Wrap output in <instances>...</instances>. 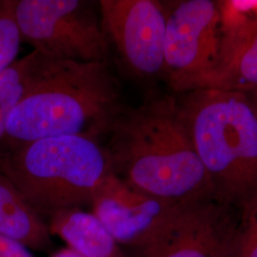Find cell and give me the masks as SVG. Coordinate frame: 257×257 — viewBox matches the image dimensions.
Listing matches in <instances>:
<instances>
[{"instance_id":"obj_1","label":"cell","mask_w":257,"mask_h":257,"mask_svg":"<svg viewBox=\"0 0 257 257\" xmlns=\"http://www.w3.org/2000/svg\"><path fill=\"white\" fill-rule=\"evenodd\" d=\"M112 173L138 192L175 204L216 201L178 101L155 96L125 107L108 134Z\"/></svg>"},{"instance_id":"obj_2","label":"cell","mask_w":257,"mask_h":257,"mask_svg":"<svg viewBox=\"0 0 257 257\" xmlns=\"http://www.w3.org/2000/svg\"><path fill=\"white\" fill-rule=\"evenodd\" d=\"M125 107L109 62L55 59L35 51L26 91L10 116L0 146L56 137L98 141L108 136Z\"/></svg>"},{"instance_id":"obj_3","label":"cell","mask_w":257,"mask_h":257,"mask_svg":"<svg viewBox=\"0 0 257 257\" xmlns=\"http://www.w3.org/2000/svg\"><path fill=\"white\" fill-rule=\"evenodd\" d=\"M178 104L216 201L239 209L257 194V119L247 93L204 88Z\"/></svg>"},{"instance_id":"obj_4","label":"cell","mask_w":257,"mask_h":257,"mask_svg":"<svg viewBox=\"0 0 257 257\" xmlns=\"http://www.w3.org/2000/svg\"><path fill=\"white\" fill-rule=\"evenodd\" d=\"M0 171L43 219L91 205L97 189L112 174L105 148L81 137L0 146Z\"/></svg>"},{"instance_id":"obj_5","label":"cell","mask_w":257,"mask_h":257,"mask_svg":"<svg viewBox=\"0 0 257 257\" xmlns=\"http://www.w3.org/2000/svg\"><path fill=\"white\" fill-rule=\"evenodd\" d=\"M165 66L176 92L215 88L228 60L225 10L211 0L164 3Z\"/></svg>"},{"instance_id":"obj_6","label":"cell","mask_w":257,"mask_h":257,"mask_svg":"<svg viewBox=\"0 0 257 257\" xmlns=\"http://www.w3.org/2000/svg\"><path fill=\"white\" fill-rule=\"evenodd\" d=\"M22 37L40 55L75 62H108L110 44L93 5L80 0H16Z\"/></svg>"},{"instance_id":"obj_7","label":"cell","mask_w":257,"mask_h":257,"mask_svg":"<svg viewBox=\"0 0 257 257\" xmlns=\"http://www.w3.org/2000/svg\"><path fill=\"white\" fill-rule=\"evenodd\" d=\"M215 200L180 204L131 257H233L237 216Z\"/></svg>"},{"instance_id":"obj_8","label":"cell","mask_w":257,"mask_h":257,"mask_svg":"<svg viewBox=\"0 0 257 257\" xmlns=\"http://www.w3.org/2000/svg\"><path fill=\"white\" fill-rule=\"evenodd\" d=\"M102 28L123 63L139 76L163 74L164 3L155 0H100Z\"/></svg>"},{"instance_id":"obj_9","label":"cell","mask_w":257,"mask_h":257,"mask_svg":"<svg viewBox=\"0 0 257 257\" xmlns=\"http://www.w3.org/2000/svg\"><path fill=\"white\" fill-rule=\"evenodd\" d=\"M92 213L111 236L127 248H138L180 204L138 192L113 173L92 197Z\"/></svg>"},{"instance_id":"obj_10","label":"cell","mask_w":257,"mask_h":257,"mask_svg":"<svg viewBox=\"0 0 257 257\" xmlns=\"http://www.w3.org/2000/svg\"><path fill=\"white\" fill-rule=\"evenodd\" d=\"M0 233L27 248L45 250L53 245L48 224L1 171Z\"/></svg>"},{"instance_id":"obj_11","label":"cell","mask_w":257,"mask_h":257,"mask_svg":"<svg viewBox=\"0 0 257 257\" xmlns=\"http://www.w3.org/2000/svg\"><path fill=\"white\" fill-rule=\"evenodd\" d=\"M48 227L82 256L131 257L92 212L81 209L60 211L50 218Z\"/></svg>"},{"instance_id":"obj_12","label":"cell","mask_w":257,"mask_h":257,"mask_svg":"<svg viewBox=\"0 0 257 257\" xmlns=\"http://www.w3.org/2000/svg\"><path fill=\"white\" fill-rule=\"evenodd\" d=\"M34 58L35 51L0 74V144L5 138L10 116L26 91Z\"/></svg>"},{"instance_id":"obj_13","label":"cell","mask_w":257,"mask_h":257,"mask_svg":"<svg viewBox=\"0 0 257 257\" xmlns=\"http://www.w3.org/2000/svg\"><path fill=\"white\" fill-rule=\"evenodd\" d=\"M248 92L257 89V27L254 28L239 45L216 88Z\"/></svg>"},{"instance_id":"obj_14","label":"cell","mask_w":257,"mask_h":257,"mask_svg":"<svg viewBox=\"0 0 257 257\" xmlns=\"http://www.w3.org/2000/svg\"><path fill=\"white\" fill-rule=\"evenodd\" d=\"M15 9L16 1H0V74L18 60L22 42Z\"/></svg>"},{"instance_id":"obj_15","label":"cell","mask_w":257,"mask_h":257,"mask_svg":"<svg viewBox=\"0 0 257 257\" xmlns=\"http://www.w3.org/2000/svg\"><path fill=\"white\" fill-rule=\"evenodd\" d=\"M238 210L233 257H257V194Z\"/></svg>"},{"instance_id":"obj_16","label":"cell","mask_w":257,"mask_h":257,"mask_svg":"<svg viewBox=\"0 0 257 257\" xmlns=\"http://www.w3.org/2000/svg\"><path fill=\"white\" fill-rule=\"evenodd\" d=\"M0 257H33L26 247L0 233Z\"/></svg>"},{"instance_id":"obj_17","label":"cell","mask_w":257,"mask_h":257,"mask_svg":"<svg viewBox=\"0 0 257 257\" xmlns=\"http://www.w3.org/2000/svg\"><path fill=\"white\" fill-rule=\"evenodd\" d=\"M244 92H246L247 95H248V100H249V103L252 107V110L254 111V114H255L257 119V89Z\"/></svg>"},{"instance_id":"obj_18","label":"cell","mask_w":257,"mask_h":257,"mask_svg":"<svg viewBox=\"0 0 257 257\" xmlns=\"http://www.w3.org/2000/svg\"><path fill=\"white\" fill-rule=\"evenodd\" d=\"M53 257H84L80 254H78L77 252H75L73 249L69 248V249H63L57 253H55Z\"/></svg>"}]
</instances>
